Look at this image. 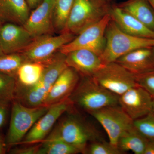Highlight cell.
I'll return each mask as SVG.
<instances>
[{
    "mask_svg": "<svg viewBox=\"0 0 154 154\" xmlns=\"http://www.w3.org/2000/svg\"><path fill=\"white\" fill-rule=\"evenodd\" d=\"M79 149L58 139H45L40 143L37 154H76Z\"/></svg>",
    "mask_w": 154,
    "mask_h": 154,
    "instance_id": "603a6c76",
    "label": "cell"
},
{
    "mask_svg": "<svg viewBox=\"0 0 154 154\" xmlns=\"http://www.w3.org/2000/svg\"><path fill=\"white\" fill-rule=\"evenodd\" d=\"M85 154H122L118 148L112 145L110 142H106L102 140L94 141L87 146Z\"/></svg>",
    "mask_w": 154,
    "mask_h": 154,
    "instance_id": "4316f807",
    "label": "cell"
},
{
    "mask_svg": "<svg viewBox=\"0 0 154 154\" xmlns=\"http://www.w3.org/2000/svg\"><path fill=\"white\" fill-rule=\"evenodd\" d=\"M111 19L110 14H107L99 22L83 30L72 40L62 47L60 52L66 54L75 50L87 49L100 56L105 49V31Z\"/></svg>",
    "mask_w": 154,
    "mask_h": 154,
    "instance_id": "52a82bcc",
    "label": "cell"
},
{
    "mask_svg": "<svg viewBox=\"0 0 154 154\" xmlns=\"http://www.w3.org/2000/svg\"><path fill=\"white\" fill-rule=\"evenodd\" d=\"M26 62L25 57L20 53L4 54L0 56V72L16 78L18 69Z\"/></svg>",
    "mask_w": 154,
    "mask_h": 154,
    "instance_id": "cb8c5ba5",
    "label": "cell"
},
{
    "mask_svg": "<svg viewBox=\"0 0 154 154\" xmlns=\"http://www.w3.org/2000/svg\"><path fill=\"white\" fill-rule=\"evenodd\" d=\"M92 77L100 86L118 96L138 86L135 75L116 62L104 65Z\"/></svg>",
    "mask_w": 154,
    "mask_h": 154,
    "instance_id": "ba28073f",
    "label": "cell"
},
{
    "mask_svg": "<svg viewBox=\"0 0 154 154\" xmlns=\"http://www.w3.org/2000/svg\"><path fill=\"white\" fill-rule=\"evenodd\" d=\"M79 75L74 69L67 67L51 87L43 106L50 107L68 99L79 82Z\"/></svg>",
    "mask_w": 154,
    "mask_h": 154,
    "instance_id": "5bb4252c",
    "label": "cell"
},
{
    "mask_svg": "<svg viewBox=\"0 0 154 154\" xmlns=\"http://www.w3.org/2000/svg\"><path fill=\"white\" fill-rule=\"evenodd\" d=\"M72 110L61 116L45 139L61 140L84 153L89 143L102 139L99 131L93 125Z\"/></svg>",
    "mask_w": 154,
    "mask_h": 154,
    "instance_id": "6da1fadb",
    "label": "cell"
},
{
    "mask_svg": "<svg viewBox=\"0 0 154 154\" xmlns=\"http://www.w3.org/2000/svg\"><path fill=\"white\" fill-rule=\"evenodd\" d=\"M90 114L102 125L109 142L116 147L121 135L133 126V120L119 105L104 107Z\"/></svg>",
    "mask_w": 154,
    "mask_h": 154,
    "instance_id": "9c48e42d",
    "label": "cell"
},
{
    "mask_svg": "<svg viewBox=\"0 0 154 154\" xmlns=\"http://www.w3.org/2000/svg\"><path fill=\"white\" fill-rule=\"evenodd\" d=\"M66 55L68 66L82 77H93L105 65L99 56L87 49L75 50Z\"/></svg>",
    "mask_w": 154,
    "mask_h": 154,
    "instance_id": "9a60e30c",
    "label": "cell"
},
{
    "mask_svg": "<svg viewBox=\"0 0 154 154\" xmlns=\"http://www.w3.org/2000/svg\"><path fill=\"white\" fill-rule=\"evenodd\" d=\"M152 49H153V52H154V44L153 46L152 47Z\"/></svg>",
    "mask_w": 154,
    "mask_h": 154,
    "instance_id": "f35d334b",
    "label": "cell"
},
{
    "mask_svg": "<svg viewBox=\"0 0 154 154\" xmlns=\"http://www.w3.org/2000/svg\"><path fill=\"white\" fill-rule=\"evenodd\" d=\"M40 143L27 145V146L15 148L11 149L10 154H37Z\"/></svg>",
    "mask_w": 154,
    "mask_h": 154,
    "instance_id": "f1b7e54d",
    "label": "cell"
},
{
    "mask_svg": "<svg viewBox=\"0 0 154 154\" xmlns=\"http://www.w3.org/2000/svg\"><path fill=\"white\" fill-rule=\"evenodd\" d=\"M149 1L154 10V0H149Z\"/></svg>",
    "mask_w": 154,
    "mask_h": 154,
    "instance_id": "e575fe53",
    "label": "cell"
},
{
    "mask_svg": "<svg viewBox=\"0 0 154 154\" xmlns=\"http://www.w3.org/2000/svg\"><path fill=\"white\" fill-rule=\"evenodd\" d=\"M133 125L138 131L147 139L154 140V114L147 115L134 120Z\"/></svg>",
    "mask_w": 154,
    "mask_h": 154,
    "instance_id": "484cf974",
    "label": "cell"
},
{
    "mask_svg": "<svg viewBox=\"0 0 154 154\" xmlns=\"http://www.w3.org/2000/svg\"><path fill=\"white\" fill-rule=\"evenodd\" d=\"M135 77L138 85L143 88L152 97L154 96V71Z\"/></svg>",
    "mask_w": 154,
    "mask_h": 154,
    "instance_id": "83f0119b",
    "label": "cell"
},
{
    "mask_svg": "<svg viewBox=\"0 0 154 154\" xmlns=\"http://www.w3.org/2000/svg\"><path fill=\"white\" fill-rule=\"evenodd\" d=\"M110 2L99 0H74L68 20L63 32L78 35L90 25L110 13Z\"/></svg>",
    "mask_w": 154,
    "mask_h": 154,
    "instance_id": "277c9868",
    "label": "cell"
},
{
    "mask_svg": "<svg viewBox=\"0 0 154 154\" xmlns=\"http://www.w3.org/2000/svg\"><path fill=\"white\" fill-rule=\"evenodd\" d=\"M34 38L22 25L5 23L0 28V45L5 54L21 52Z\"/></svg>",
    "mask_w": 154,
    "mask_h": 154,
    "instance_id": "7c38bea8",
    "label": "cell"
},
{
    "mask_svg": "<svg viewBox=\"0 0 154 154\" xmlns=\"http://www.w3.org/2000/svg\"><path fill=\"white\" fill-rule=\"evenodd\" d=\"M30 10L36 8L41 4L44 0H25Z\"/></svg>",
    "mask_w": 154,
    "mask_h": 154,
    "instance_id": "4dcf8cb0",
    "label": "cell"
},
{
    "mask_svg": "<svg viewBox=\"0 0 154 154\" xmlns=\"http://www.w3.org/2000/svg\"><path fill=\"white\" fill-rule=\"evenodd\" d=\"M115 62L135 75L154 71V54L152 48L134 50L119 57Z\"/></svg>",
    "mask_w": 154,
    "mask_h": 154,
    "instance_id": "2e32d148",
    "label": "cell"
},
{
    "mask_svg": "<svg viewBox=\"0 0 154 154\" xmlns=\"http://www.w3.org/2000/svg\"><path fill=\"white\" fill-rule=\"evenodd\" d=\"M99 1H103V2H108V1H107V0H99Z\"/></svg>",
    "mask_w": 154,
    "mask_h": 154,
    "instance_id": "74e56055",
    "label": "cell"
},
{
    "mask_svg": "<svg viewBox=\"0 0 154 154\" xmlns=\"http://www.w3.org/2000/svg\"><path fill=\"white\" fill-rule=\"evenodd\" d=\"M11 102L0 100V128L5 123L8 114Z\"/></svg>",
    "mask_w": 154,
    "mask_h": 154,
    "instance_id": "f546056e",
    "label": "cell"
},
{
    "mask_svg": "<svg viewBox=\"0 0 154 154\" xmlns=\"http://www.w3.org/2000/svg\"><path fill=\"white\" fill-rule=\"evenodd\" d=\"M3 25V23H2V22L0 21V28H1V27H2V25Z\"/></svg>",
    "mask_w": 154,
    "mask_h": 154,
    "instance_id": "8d00e7d4",
    "label": "cell"
},
{
    "mask_svg": "<svg viewBox=\"0 0 154 154\" xmlns=\"http://www.w3.org/2000/svg\"><path fill=\"white\" fill-rule=\"evenodd\" d=\"M109 14L111 19L125 33L136 37L154 39V31L130 14L122 11L117 5L111 6Z\"/></svg>",
    "mask_w": 154,
    "mask_h": 154,
    "instance_id": "e0dca14e",
    "label": "cell"
},
{
    "mask_svg": "<svg viewBox=\"0 0 154 154\" xmlns=\"http://www.w3.org/2000/svg\"><path fill=\"white\" fill-rule=\"evenodd\" d=\"M16 85L15 77L0 72V100L12 102L15 98Z\"/></svg>",
    "mask_w": 154,
    "mask_h": 154,
    "instance_id": "d4e9b609",
    "label": "cell"
},
{
    "mask_svg": "<svg viewBox=\"0 0 154 154\" xmlns=\"http://www.w3.org/2000/svg\"><path fill=\"white\" fill-rule=\"evenodd\" d=\"M44 69V64L40 63L26 62L22 64L16 74V88L35 85L41 79Z\"/></svg>",
    "mask_w": 154,
    "mask_h": 154,
    "instance_id": "ffe728a7",
    "label": "cell"
},
{
    "mask_svg": "<svg viewBox=\"0 0 154 154\" xmlns=\"http://www.w3.org/2000/svg\"><path fill=\"white\" fill-rule=\"evenodd\" d=\"M107 1H108V2H111V1H112V0H107Z\"/></svg>",
    "mask_w": 154,
    "mask_h": 154,
    "instance_id": "ab89813d",
    "label": "cell"
},
{
    "mask_svg": "<svg viewBox=\"0 0 154 154\" xmlns=\"http://www.w3.org/2000/svg\"><path fill=\"white\" fill-rule=\"evenodd\" d=\"M73 105L68 98L50 106L47 112L36 122L19 145L41 143L49 134L61 116L72 110Z\"/></svg>",
    "mask_w": 154,
    "mask_h": 154,
    "instance_id": "30bf717a",
    "label": "cell"
},
{
    "mask_svg": "<svg viewBox=\"0 0 154 154\" xmlns=\"http://www.w3.org/2000/svg\"><path fill=\"white\" fill-rule=\"evenodd\" d=\"M6 147L5 139H4L2 136L0 134V154H5L6 152Z\"/></svg>",
    "mask_w": 154,
    "mask_h": 154,
    "instance_id": "d6a6232c",
    "label": "cell"
},
{
    "mask_svg": "<svg viewBox=\"0 0 154 154\" xmlns=\"http://www.w3.org/2000/svg\"><path fill=\"white\" fill-rule=\"evenodd\" d=\"M2 50V48H1V45H0V56L4 54Z\"/></svg>",
    "mask_w": 154,
    "mask_h": 154,
    "instance_id": "d590c367",
    "label": "cell"
},
{
    "mask_svg": "<svg viewBox=\"0 0 154 154\" xmlns=\"http://www.w3.org/2000/svg\"><path fill=\"white\" fill-rule=\"evenodd\" d=\"M106 44L100 58L104 64L115 62L119 57L134 50L152 47L154 39L136 37L120 29L111 19L105 31Z\"/></svg>",
    "mask_w": 154,
    "mask_h": 154,
    "instance_id": "3957f363",
    "label": "cell"
},
{
    "mask_svg": "<svg viewBox=\"0 0 154 154\" xmlns=\"http://www.w3.org/2000/svg\"><path fill=\"white\" fill-rule=\"evenodd\" d=\"M75 35L63 32L57 36L46 34L35 37L21 52L26 62L45 63L49 60L64 45L72 40Z\"/></svg>",
    "mask_w": 154,
    "mask_h": 154,
    "instance_id": "8992f818",
    "label": "cell"
},
{
    "mask_svg": "<svg viewBox=\"0 0 154 154\" xmlns=\"http://www.w3.org/2000/svg\"><path fill=\"white\" fill-rule=\"evenodd\" d=\"M152 97L139 86L133 87L119 97V105L133 120L152 112Z\"/></svg>",
    "mask_w": 154,
    "mask_h": 154,
    "instance_id": "8fae6325",
    "label": "cell"
},
{
    "mask_svg": "<svg viewBox=\"0 0 154 154\" xmlns=\"http://www.w3.org/2000/svg\"><path fill=\"white\" fill-rule=\"evenodd\" d=\"M116 5L154 31V10L149 0H128Z\"/></svg>",
    "mask_w": 154,
    "mask_h": 154,
    "instance_id": "d6986e66",
    "label": "cell"
},
{
    "mask_svg": "<svg viewBox=\"0 0 154 154\" xmlns=\"http://www.w3.org/2000/svg\"><path fill=\"white\" fill-rule=\"evenodd\" d=\"M144 154H154V140L148 141Z\"/></svg>",
    "mask_w": 154,
    "mask_h": 154,
    "instance_id": "1f68e13d",
    "label": "cell"
},
{
    "mask_svg": "<svg viewBox=\"0 0 154 154\" xmlns=\"http://www.w3.org/2000/svg\"><path fill=\"white\" fill-rule=\"evenodd\" d=\"M74 0H55L53 12L54 31L61 33L66 25Z\"/></svg>",
    "mask_w": 154,
    "mask_h": 154,
    "instance_id": "7402d4cb",
    "label": "cell"
},
{
    "mask_svg": "<svg viewBox=\"0 0 154 154\" xmlns=\"http://www.w3.org/2000/svg\"><path fill=\"white\" fill-rule=\"evenodd\" d=\"M55 0H44L30 13L23 25L34 37L51 34L54 32L52 17Z\"/></svg>",
    "mask_w": 154,
    "mask_h": 154,
    "instance_id": "4fadbf2b",
    "label": "cell"
},
{
    "mask_svg": "<svg viewBox=\"0 0 154 154\" xmlns=\"http://www.w3.org/2000/svg\"><path fill=\"white\" fill-rule=\"evenodd\" d=\"M119 97L99 85L93 77H82L69 99L74 105L90 113L119 105Z\"/></svg>",
    "mask_w": 154,
    "mask_h": 154,
    "instance_id": "7a4b0ae2",
    "label": "cell"
},
{
    "mask_svg": "<svg viewBox=\"0 0 154 154\" xmlns=\"http://www.w3.org/2000/svg\"><path fill=\"white\" fill-rule=\"evenodd\" d=\"M11 107V120L5 138L7 147L18 145L49 107H28L14 99Z\"/></svg>",
    "mask_w": 154,
    "mask_h": 154,
    "instance_id": "5b68a950",
    "label": "cell"
},
{
    "mask_svg": "<svg viewBox=\"0 0 154 154\" xmlns=\"http://www.w3.org/2000/svg\"><path fill=\"white\" fill-rule=\"evenodd\" d=\"M25 0H0V21L22 25L30 14Z\"/></svg>",
    "mask_w": 154,
    "mask_h": 154,
    "instance_id": "ac0fdd59",
    "label": "cell"
},
{
    "mask_svg": "<svg viewBox=\"0 0 154 154\" xmlns=\"http://www.w3.org/2000/svg\"><path fill=\"white\" fill-rule=\"evenodd\" d=\"M152 113L154 114V96L152 97Z\"/></svg>",
    "mask_w": 154,
    "mask_h": 154,
    "instance_id": "836d02e7",
    "label": "cell"
},
{
    "mask_svg": "<svg viewBox=\"0 0 154 154\" xmlns=\"http://www.w3.org/2000/svg\"><path fill=\"white\" fill-rule=\"evenodd\" d=\"M148 140L133 126L125 131L119 139L117 148L122 153L131 151L135 154H144Z\"/></svg>",
    "mask_w": 154,
    "mask_h": 154,
    "instance_id": "44dd1931",
    "label": "cell"
}]
</instances>
